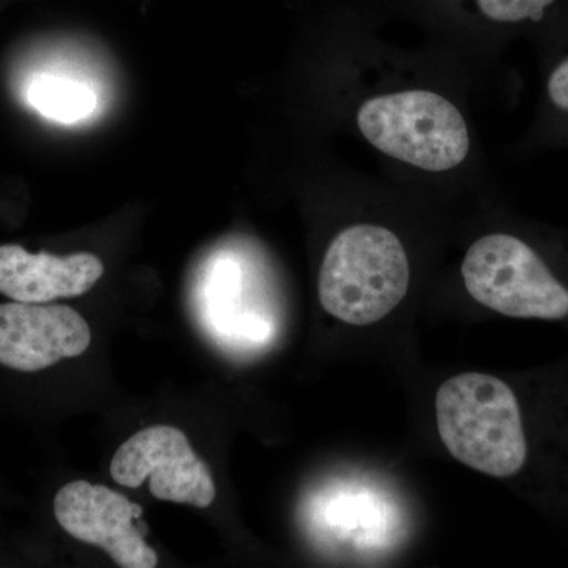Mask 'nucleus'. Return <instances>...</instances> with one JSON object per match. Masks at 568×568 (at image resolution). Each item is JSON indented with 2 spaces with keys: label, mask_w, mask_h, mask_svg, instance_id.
I'll list each match as a JSON object with an SVG mask.
<instances>
[{
  "label": "nucleus",
  "mask_w": 568,
  "mask_h": 568,
  "mask_svg": "<svg viewBox=\"0 0 568 568\" xmlns=\"http://www.w3.org/2000/svg\"><path fill=\"white\" fill-rule=\"evenodd\" d=\"M437 429L452 457L487 476H515L528 457L514 390L485 373L450 377L436 395Z\"/></svg>",
  "instance_id": "obj_1"
},
{
  "label": "nucleus",
  "mask_w": 568,
  "mask_h": 568,
  "mask_svg": "<svg viewBox=\"0 0 568 568\" xmlns=\"http://www.w3.org/2000/svg\"><path fill=\"white\" fill-rule=\"evenodd\" d=\"M410 265L398 235L384 226L357 223L335 235L321 264V305L351 325L384 320L409 290Z\"/></svg>",
  "instance_id": "obj_2"
},
{
  "label": "nucleus",
  "mask_w": 568,
  "mask_h": 568,
  "mask_svg": "<svg viewBox=\"0 0 568 568\" xmlns=\"http://www.w3.org/2000/svg\"><path fill=\"white\" fill-rule=\"evenodd\" d=\"M355 126L377 152L426 173L466 162L470 132L457 104L428 89L377 93L355 112Z\"/></svg>",
  "instance_id": "obj_3"
},
{
  "label": "nucleus",
  "mask_w": 568,
  "mask_h": 568,
  "mask_svg": "<svg viewBox=\"0 0 568 568\" xmlns=\"http://www.w3.org/2000/svg\"><path fill=\"white\" fill-rule=\"evenodd\" d=\"M467 293L493 312L518 320H562L568 290L525 242L488 234L469 246L462 264Z\"/></svg>",
  "instance_id": "obj_4"
},
{
  "label": "nucleus",
  "mask_w": 568,
  "mask_h": 568,
  "mask_svg": "<svg viewBox=\"0 0 568 568\" xmlns=\"http://www.w3.org/2000/svg\"><path fill=\"white\" fill-rule=\"evenodd\" d=\"M111 476L126 488H140L151 477L156 499L197 508L211 507L216 496L211 469L174 426H149L125 440L112 457Z\"/></svg>",
  "instance_id": "obj_5"
},
{
  "label": "nucleus",
  "mask_w": 568,
  "mask_h": 568,
  "mask_svg": "<svg viewBox=\"0 0 568 568\" xmlns=\"http://www.w3.org/2000/svg\"><path fill=\"white\" fill-rule=\"evenodd\" d=\"M59 526L71 537L104 549L122 568H155L159 556L133 525L142 507L104 485L71 481L54 499Z\"/></svg>",
  "instance_id": "obj_6"
},
{
  "label": "nucleus",
  "mask_w": 568,
  "mask_h": 568,
  "mask_svg": "<svg viewBox=\"0 0 568 568\" xmlns=\"http://www.w3.org/2000/svg\"><path fill=\"white\" fill-rule=\"evenodd\" d=\"M88 321L70 306L0 304V365L22 373L41 372L91 346Z\"/></svg>",
  "instance_id": "obj_7"
},
{
  "label": "nucleus",
  "mask_w": 568,
  "mask_h": 568,
  "mask_svg": "<svg viewBox=\"0 0 568 568\" xmlns=\"http://www.w3.org/2000/svg\"><path fill=\"white\" fill-rule=\"evenodd\" d=\"M103 263L92 253L70 256L29 253L20 245L0 246V294L26 304L80 297L102 278Z\"/></svg>",
  "instance_id": "obj_8"
},
{
  "label": "nucleus",
  "mask_w": 568,
  "mask_h": 568,
  "mask_svg": "<svg viewBox=\"0 0 568 568\" xmlns=\"http://www.w3.org/2000/svg\"><path fill=\"white\" fill-rule=\"evenodd\" d=\"M26 99L43 118L65 125L91 118L99 106L97 93L85 82L48 73L29 82Z\"/></svg>",
  "instance_id": "obj_9"
},
{
  "label": "nucleus",
  "mask_w": 568,
  "mask_h": 568,
  "mask_svg": "<svg viewBox=\"0 0 568 568\" xmlns=\"http://www.w3.org/2000/svg\"><path fill=\"white\" fill-rule=\"evenodd\" d=\"M462 13L481 24L517 26L540 21L558 0H448Z\"/></svg>",
  "instance_id": "obj_10"
},
{
  "label": "nucleus",
  "mask_w": 568,
  "mask_h": 568,
  "mask_svg": "<svg viewBox=\"0 0 568 568\" xmlns=\"http://www.w3.org/2000/svg\"><path fill=\"white\" fill-rule=\"evenodd\" d=\"M548 95L556 108L568 111V59L552 70L548 80Z\"/></svg>",
  "instance_id": "obj_11"
}]
</instances>
